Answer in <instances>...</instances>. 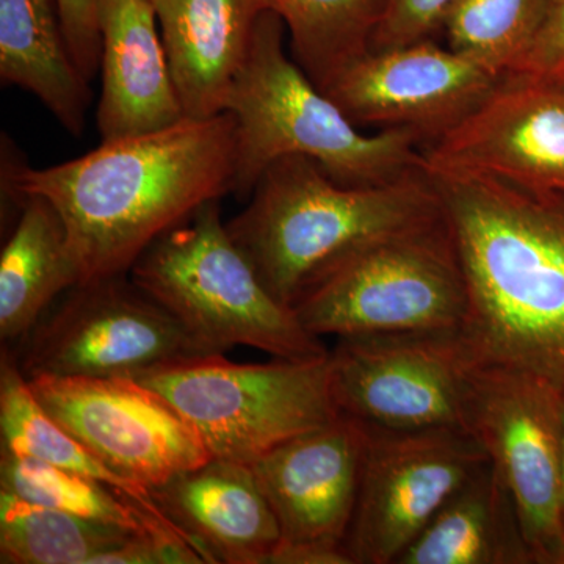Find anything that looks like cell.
Returning a JSON list of instances; mask_svg holds the SVG:
<instances>
[{
	"instance_id": "6da1fadb",
	"label": "cell",
	"mask_w": 564,
	"mask_h": 564,
	"mask_svg": "<svg viewBox=\"0 0 564 564\" xmlns=\"http://www.w3.org/2000/svg\"><path fill=\"white\" fill-rule=\"evenodd\" d=\"M2 191L61 215L80 284L124 276L163 234L204 204L232 195L237 124L229 111L184 118L162 131L102 141L50 169L20 162L2 141Z\"/></svg>"
},
{
	"instance_id": "7a4b0ae2",
	"label": "cell",
	"mask_w": 564,
	"mask_h": 564,
	"mask_svg": "<svg viewBox=\"0 0 564 564\" xmlns=\"http://www.w3.org/2000/svg\"><path fill=\"white\" fill-rule=\"evenodd\" d=\"M429 176L466 276L463 334L474 355L536 375L564 395V192Z\"/></svg>"
},
{
	"instance_id": "3957f363",
	"label": "cell",
	"mask_w": 564,
	"mask_h": 564,
	"mask_svg": "<svg viewBox=\"0 0 564 564\" xmlns=\"http://www.w3.org/2000/svg\"><path fill=\"white\" fill-rule=\"evenodd\" d=\"M248 199L226 226L265 288L291 307L355 248L444 218L422 166L386 184L350 187L306 155H285L263 172Z\"/></svg>"
},
{
	"instance_id": "277c9868",
	"label": "cell",
	"mask_w": 564,
	"mask_h": 564,
	"mask_svg": "<svg viewBox=\"0 0 564 564\" xmlns=\"http://www.w3.org/2000/svg\"><path fill=\"white\" fill-rule=\"evenodd\" d=\"M284 21L262 14L225 111L237 124L232 195L250 198L263 172L285 155H306L334 181L369 187L421 166L422 137L410 129L362 132L285 52Z\"/></svg>"
},
{
	"instance_id": "5b68a950",
	"label": "cell",
	"mask_w": 564,
	"mask_h": 564,
	"mask_svg": "<svg viewBox=\"0 0 564 564\" xmlns=\"http://www.w3.org/2000/svg\"><path fill=\"white\" fill-rule=\"evenodd\" d=\"M129 276L212 352L251 347L291 361L329 355L322 337L265 288L223 221L220 202L163 234Z\"/></svg>"
},
{
	"instance_id": "8992f818",
	"label": "cell",
	"mask_w": 564,
	"mask_h": 564,
	"mask_svg": "<svg viewBox=\"0 0 564 564\" xmlns=\"http://www.w3.org/2000/svg\"><path fill=\"white\" fill-rule=\"evenodd\" d=\"M293 310L318 337L463 332L469 291L445 214L355 248Z\"/></svg>"
},
{
	"instance_id": "52a82bcc",
	"label": "cell",
	"mask_w": 564,
	"mask_h": 564,
	"mask_svg": "<svg viewBox=\"0 0 564 564\" xmlns=\"http://www.w3.org/2000/svg\"><path fill=\"white\" fill-rule=\"evenodd\" d=\"M202 436L212 458L251 464L340 414L329 355L310 361H228L225 352L159 364L133 377Z\"/></svg>"
},
{
	"instance_id": "ba28073f",
	"label": "cell",
	"mask_w": 564,
	"mask_h": 564,
	"mask_svg": "<svg viewBox=\"0 0 564 564\" xmlns=\"http://www.w3.org/2000/svg\"><path fill=\"white\" fill-rule=\"evenodd\" d=\"M329 359L340 413L389 432H469L480 361L463 332L340 337Z\"/></svg>"
},
{
	"instance_id": "9c48e42d",
	"label": "cell",
	"mask_w": 564,
	"mask_h": 564,
	"mask_svg": "<svg viewBox=\"0 0 564 564\" xmlns=\"http://www.w3.org/2000/svg\"><path fill=\"white\" fill-rule=\"evenodd\" d=\"M467 429L513 497L534 564H555L564 545V395L536 375L481 364Z\"/></svg>"
},
{
	"instance_id": "30bf717a",
	"label": "cell",
	"mask_w": 564,
	"mask_h": 564,
	"mask_svg": "<svg viewBox=\"0 0 564 564\" xmlns=\"http://www.w3.org/2000/svg\"><path fill=\"white\" fill-rule=\"evenodd\" d=\"M21 345L17 362L28 380L133 378L159 364L214 355L126 274L70 289Z\"/></svg>"
},
{
	"instance_id": "8fae6325",
	"label": "cell",
	"mask_w": 564,
	"mask_h": 564,
	"mask_svg": "<svg viewBox=\"0 0 564 564\" xmlns=\"http://www.w3.org/2000/svg\"><path fill=\"white\" fill-rule=\"evenodd\" d=\"M486 462L485 448L467 430L369 426L358 502L344 543L352 564H397Z\"/></svg>"
},
{
	"instance_id": "7c38bea8",
	"label": "cell",
	"mask_w": 564,
	"mask_h": 564,
	"mask_svg": "<svg viewBox=\"0 0 564 564\" xmlns=\"http://www.w3.org/2000/svg\"><path fill=\"white\" fill-rule=\"evenodd\" d=\"M41 406L113 473L155 489L212 458L165 397L129 377L29 378Z\"/></svg>"
},
{
	"instance_id": "4fadbf2b",
	"label": "cell",
	"mask_w": 564,
	"mask_h": 564,
	"mask_svg": "<svg viewBox=\"0 0 564 564\" xmlns=\"http://www.w3.org/2000/svg\"><path fill=\"white\" fill-rule=\"evenodd\" d=\"M421 166L564 192V80L503 74L462 124L422 147Z\"/></svg>"
},
{
	"instance_id": "5bb4252c",
	"label": "cell",
	"mask_w": 564,
	"mask_h": 564,
	"mask_svg": "<svg viewBox=\"0 0 564 564\" xmlns=\"http://www.w3.org/2000/svg\"><path fill=\"white\" fill-rule=\"evenodd\" d=\"M499 77L433 39L370 50L323 90L358 128L410 129L423 147L462 124Z\"/></svg>"
},
{
	"instance_id": "9a60e30c",
	"label": "cell",
	"mask_w": 564,
	"mask_h": 564,
	"mask_svg": "<svg viewBox=\"0 0 564 564\" xmlns=\"http://www.w3.org/2000/svg\"><path fill=\"white\" fill-rule=\"evenodd\" d=\"M369 426L340 413L251 463L282 543L344 545L350 530Z\"/></svg>"
},
{
	"instance_id": "2e32d148",
	"label": "cell",
	"mask_w": 564,
	"mask_h": 564,
	"mask_svg": "<svg viewBox=\"0 0 564 564\" xmlns=\"http://www.w3.org/2000/svg\"><path fill=\"white\" fill-rule=\"evenodd\" d=\"M98 13L102 141L162 131L187 118L151 0H98Z\"/></svg>"
},
{
	"instance_id": "e0dca14e",
	"label": "cell",
	"mask_w": 564,
	"mask_h": 564,
	"mask_svg": "<svg viewBox=\"0 0 564 564\" xmlns=\"http://www.w3.org/2000/svg\"><path fill=\"white\" fill-rule=\"evenodd\" d=\"M209 564H269L281 530L250 464L210 458L152 489Z\"/></svg>"
},
{
	"instance_id": "ac0fdd59",
	"label": "cell",
	"mask_w": 564,
	"mask_h": 564,
	"mask_svg": "<svg viewBox=\"0 0 564 564\" xmlns=\"http://www.w3.org/2000/svg\"><path fill=\"white\" fill-rule=\"evenodd\" d=\"M187 118L225 111L270 0H151Z\"/></svg>"
},
{
	"instance_id": "d6986e66",
	"label": "cell",
	"mask_w": 564,
	"mask_h": 564,
	"mask_svg": "<svg viewBox=\"0 0 564 564\" xmlns=\"http://www.w3.org/2000/svg\"><path fill=\"white\" fill-rule=\"evenodd\" d=\"M0 79L35 95L70 135L85 132L90 82L70 54L55 0H0Z\"/></svg>"
},
{
	"instance_id": "ffe728a7",
	"label": "cell",
	"mask_w": 564,
	"mask_h": 564,
	"mask_svg": "<svg viewBox=\"0 0 564 564\" xmlns=\"http://www.w3.org/2000/svg\"><path fill=\"white\" fill-rule=\"evenodd\" d=\"M513 497L491 459L456 489L397 564H533Z\"/></svg>"
},
{
	"instance_id": "44dd1931",
	"label": "cell",
	"mask_w": 564,
	"mask_h": 564,
	"mask_svg": "<svg viewBox=\"0 0 564 564\" xmlns=\"http://www.w3.org/2000/svg\"><path fill=\"white\" fill-rule=\"evenodd\" d=\"M79 284L61 215L47 199L29 196L0 256L2 343H21L57 296Z\"/></svg>"
},
{
	"instance_id": "7402d4cb",
	"label": "cell",
	"mask_w": 564,
	"mask_h": 564,
	"mask_svg": "<svg viewBox=\"0 0 564 564\" xmlns=\"http://www.w3.org/2000/svg\"><path fill=\"white\" fill-rule=\"evenodd\" d=\"M0 433L2 452L39 459L109 486L151 514L173 522L155 502L151 489L113 473L41 406L17 359L6 351L0 359Z\"/></svg>"
},
{
	"instance_id": "603a6c76",
	"label": "cell",
	"mask_w": 564,
	"mask_h": 564,
	"mask_svg": "<svg viewBox=\"0 0 564 564\" xmlns=\"http://www.w3.org/2000/svg\"><path fill=\"white\" fill-rule=\"evenodd\" d=\"M291 39L293 61L321 90L372 50L386 0H270Z\"/></svg>"
},
{
	"instance_id": "cb8c5ba5",
	"label": "cell",
	"mask_w": 564,
	"mask_h": 564,
	"mask_svg": "<svg viewBox=\"0 0 564 564\" xmlns=\"http://www.w3.org/2000/svg\"><path fill=\"white\" fill-rule=\"evenodd\" d=\"M133 534L0 491L2 564H96Z\"/></svg>"
},
{
	"instance_id": "d4e9b609",
	"label": "cell",
	"mask_w": 564,
	"mask_h": 564,
	"mask_svg": "<svg viewBox=\"0 0 564 564\" xmlns=\"http://www.w3.org/2000/svg\"><path fill=\"white\" fill-rule=\"evenodd\" d=\"M0 491L11 492L28 502L57 508L91 521L122 527L133 533L174 534L198 551L191 538L173 522L151 514L109 486L39 459L2 452Z\"/></svg>"
},
{
	"instance_id": "484cf974",
	"label": "cell",
	"mask_w": 564,
	"mask_h": 564,
	"mask_svg": "<svg viewBox=\"0 0 564 564\" xmlns=\"http://www.w3.org/2000/svg\"><path fill=\"white\" fill-rule=\"evenodd\" d=\"M549 6L551 0H452L440 31L448 50L500 77L525 57Z\"/></svg>"
},
{
	"instance_id": "4316f807",
	"label": "cell",
	"mask_w": 564,
	"mask_h": 564,
	"mask_svg": "<svg viewBox=\"0 0 564 564\" xmlns=\"http://www.w3.org/2000/svg\"><path fill=\"white\" fill-rule=\"evenodd\" d=\"M452 0H386L383 20L372 40V51L391 50L440 31L441 18Z\"/></svg>"
},
{
	"instance_id": "83f0119b",
	"label": "cell",
	"mask_w": 564,
	"mask_h": 564,
	"mask_svg": "<svg viewBox=\"0 0 564 564\" xmlns=\"http://www.w3.org/2000/svg\"><path fill=\"white\" fill-rule=\"evenodd\" d=\"M74 61L88 82L101 69L98 0H55Z\"/></svg>"
},
{
	"instance_id": "f1b7e54d",
	"label": "cell",
	"mask_w": 564,
	"mask_h": 564,
	"mask_svg": "<svg viewBox=\"0 0 564 564\" xmlns=\"http://www.w3.org/2000/svg\"><path fill=\"white\" fill-rule=\"evenodd\" d=\"M514 70L564 80V0H551L543 28Z\"/></svg>"
},
{
	"instance_id": "f546056e",
	"label": "cell",
	"mask_w": 564,
	"mask_h": 564,
	"mask_svg": "<svg viewBox=\"0 0 564 564\" xmlns=\"http://www.w3.org/2000/svg\"><path fill=\"white\" fill-rule=\"evenodd\" d=\"M269 564H352L344 545L317 543H281L274 549Z\"/></svg>"
},
{
	"instance_id": "4dcf8cb0",
	"label": "cell",
	"mask_w": 564,
	"mask_h": 564,
	"mask_svg": "<svg viewBox=\"0 0 564 564\" xmlns=\"http://www.w3.org/2000/svg\"><path fill=\"white\" fill-rule=\"evenodd\" d=\"M562 521L564 529V440H563V502H562Z\"/></svg>"
},
{
	"instance_id": "1f68e13d",
	"label": "cell",
	"mask_w": 564,
	"mask_h": 564,
	"mask_svg": "<svg viewBox=\"0 0 564 564\" xmlns=\"http://www.w3.org/2000/svg\"><path fill=\"white\" fill-rule=\"evenodd\" d=\"M555 564H564V545L560 554L556 555Z\"/></svg>"
}]
</instances>
